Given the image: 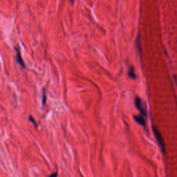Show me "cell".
Listing matches in <instances>:
<instances>
[{
	"label": "cell",
	"mask_w": 177,
	"mask_h": 177,
	"mask_svg": "<svg viewBox=\"0 0 177 177\" xmlns=\"http://www.w3.org/2000/svg\"><path fill=\"white\" fill-rule=\"evenodd\" d=\"M152 130H153L154 134V136L156 137V141H157V142H158L160 147H161V151L163 152V153H165V148L164 141H163V137H162L161 132H160L159 130L154 126L152 127Z\"/></svg>",
	"instance_id": "1"
},
{
	"label": "cell",
	"mask_w": 177,
	"mask_h": 177,
	"mask_svg": "<svg viewBox=\"0 0 177 177\" xmlns=\"http://www.w3.org/2000/svg\"><path fill=\"white\" fill-rule=\"evenodd\" d=\"M135 104H136V107L137 109H138L140 112L141 113V114L144 117L147 116V111L146 109H145V107L144 105V103L142 102L141 98H138V97H136V100H135Z\"/></svg>",
	"instance_id": "2"
},
{
	"label": "cell",
	"mask_w": 177,
	"mask_h": 177,
	"mask_svg": "<svg viewBox=\"0 0 177 177\" xmlns=\"http://www.w3.org/2000/svg\"><path fill=\"white\" fill-rule=\"evenodd\" d=\"M134 119H135V121L138 122L139 125H142V126L145 127V121L144 118L142 116H134Z\"/></svg>",
	"instance_id": "3"
},
{
	"label": "cell",
	"mask_w": 177,
	"mask_h": 177,
	"mask_svg": "<svg viewBox=\"0 0 177 177\" xmlns=\"http://www.w3.org/2000/svg\"><path fill=\"white\" fill-rule=\"evenodd\" d=\"M16 51H17V60H18V63L21 65V67L22 68H24L25 67V64H24V62H23L22 59L20 51H19V49H17Z\"/></svg>",
	"instance_id": "4"
},
{
	"label": "cell",
	"mask_w": 177,
	"mask_h": 177,
	"mask_svg": "<svg viewBox=\"0 0 177 177\" xmlns=\"http://www.w3.org/2000/svg\"><path fill=\"white\" fill-rule=\"evenodd\" d=\"M128 76H129L131 78H133V79H136V76L135 71H134V67H131L130 68L129 71H128Z\"/></svg>",
	"instance_id": "5"
},
{
	"label": "cell",
	"mask_w": 177,
	"mask_h": 177,
	"mask_svg": "<svg viewBox=\"0 0 177 177\" xmlns=\"http://www.w3.org/2000/svg\"><path fill=\"white\" fill-rule=\"evenodd\" d=\"M29 120H30V121H31V122H32V123H33L34 125H35V126L36 127H38V124L36 123V122H35V120L33 119V117L31 116H29Z\"/></svg>",
	"instance_id": "6"
},
{
	"label": "cell",
	"mask_w": 177,
	"mask_h": 177,
	"mask_svg": "<svg viewBox=\"0 0 177 177\" xmlns=\"http://www.w3.org/2000/svg\"><path fill=\"white\" fill-rule=\"evenodd\" d=\"M45 102H46V95H45V93H44H44H43V100H42V103L44 105H45Z\"/></svg>",
	"instance_id": "7"
},
{
	"label": "cell",
	"mask_w": 177,
	"mask_h": 177,
	"mask_svg": "<svg viewBox=\"0 0 177 177\" xmlns=\"http://www.w3.org/2000/svg\"><path fill=\"white\" fill-rule=\"evenodd\" d=\"M57 175H58V174L56 173V174H53V175H51V176H57Z\"/></svg>",
	"instance_id": "8"
},
{
	"label": "cell",
	"mask_w": 177,
	"mask_h": 177,
	"mask_svg": "<svg viewBox=\"0 0 177 177\" xmlns=\"http://www.w3.org/2000/svg\"><path fill=\"white\" fill-rule=\"evenodd\" d=\"M70 1H71V2H73V0H70Z\"/></svg>",
	"instance_id": "9"
}]
</instances>
